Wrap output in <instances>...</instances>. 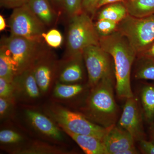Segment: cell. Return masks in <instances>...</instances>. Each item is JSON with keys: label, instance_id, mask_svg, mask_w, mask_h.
<instances>
[{"label": "cell", "instance_id": "6da1fadb", "mask_svg": "<svg viewBox=\"0 0 154 154\" xmlns=\"http://www.w3.org/2000/svg\"><path fill=\"white\" fill-rule=\"evenodd\" d=\"M99 45L110 54L115 68L116 89L122 99L134 96L131 86V72L137 54L126 37L118 31L100 37Z\"/></svg>", "mask_w": 154, "mask_h": 154}, {"label": "cell", "instance_id": "7a4b0ae2", "mask_svg": "<svg viewBox=\"0 0 154 154\" xmlns=\"http://www.w3.org/2000/svg\"><path fill=\"white\" fill-rule=\"evenodd\" d=\"M113 86V75L104 78L93 87L87 101L88 117L105 128L115 125L117 117Z\"/></svg>", "mask_w": 154, "mask_h": 154}, {"label": "cell", "instance_id": "3957f363", "mask_svg": "<svg viewBox=\"0 0 154 154\" xmlns=\"http://www.w3.org/2000/svg\"><path fill=\"white\" fill-rule=\"evenodd\" d=\"M70 18L67 36V56L82 54L86 48L99 45L100 36L89 14L82 11Z\"/></svg>", "mask_w": 154, "mask_h": 154}, {"label": "cell", "instance_id": "277c9868", "mask_svg": "<svg viewBox=\"0 0 154 154\" xmlns=\"http://www.w3.org/2000/svg\"><path fill=\"white\" fill-rule=\"evenodd\" d=\"M117 30L126 37L139 56L154 43V14L142 18L128 14L119 23Z\"/></svg>", "mask_w": 154, "mask_h": 154}, {"label": "cell", "instance_id": "5b68a950", "mask_svg": "<svg viewBox=\"0 0 154 154\" xmlns=\"http://www.w3.org/2000/svg\"><path fill=\"white\" fill-rule=\"evenodd\" d=\"M14 61L16 75L33 66L40 54L46 49L43 39H33L10 35L1 40Z\"/></svg>", "mask_w": 154, "mask_h": 154}, {"label": "cell", "instance_id": "8992f818", "mask_svg": "<svg viewBox=\"0 0 154 154\" xmlns=\"http://www.w3.org/2000/svg\"><path fill=\"white\" fill-rule=\"evenodd\" d=\"M9 22L12 36L44 39L46 25L33 13L27 3L14 9Z\"/></svg>", "mask_w": 154, "mask_h": 154}, {"label": "cell", "instance_id": "52a82bcc", "mask_svg": "<svg viewBox=\"0 0 154 154\" xmlns=\"http://www.w3.org/2000/svg\"><path fill=\"white\" fill-rule=\"evenodd\" d=\"M51 115L65 131L93 136L103 141L109 128L95 124L84 116L63 108H56L52 111Z\"/></svg>", "mask_w": 154, "mask_h": 154}, {"label": "cell", "instance_id": "ba28073f", "mask_svg": "<svg viewBox=\"0 0 154 154\" xmlns=\"http://www.w3.org/2000/svg\"><path fill=\"white\" fill-rule=\"evenodd\" d=\"M82 55L88 70V83L92 88L104 78L113 75L111 56L100 45L86 48Z\"/></svg>", "mask_w": 154, "mask_h": 154}, {"label": "cell", "instance_id": "9c48e42d", "mask_svg": "<svg viewBox=\"0 0 154 154\" xmlns=\"http://www.w3.org/2000/svg\"><path fill=\"white\" fill-rule=\"evenodd\" d=\"M118 126L129 133L135 141L144 139L141 115L134 96L126 99Z\"/></svg>", "mask_w": 154, "mask_h": 154}, {"label": "cell", "instance_id": "30bf717a", "mask_svg": "<svg viewBox=\"0 0 154 154\" xmlns=\"http://www.w3.org/2000/svg\"><path fill=\"white\" fill-rule=\"evenodd\" d=\"M55 64L53 53L46 48L31 67L39 90L42 92H46L49 88Z\"/></svg>", "mask_w": 154, "mask_h": 154}, {"label": "cell", "instance_id": "8fae6325", "mask_svg": "<svg viewBox=\"0 0 154 154\" xmlns=\"http://www.w3.org/2000/svg\"><path fill=\"white\" fill-rule=\"evenodd\" d=\"M134 141L129 133L115 125L108 128L103 139L108 154H120L122 152L134 147Z\"/></svg>", "mask_w": 154, "mask_h": 154}, {"label": "cell", "instance_id": "7c38bea8", "mask_svg": "<svg viewBox=\"0 0 154 154\" xmlns=\"http://www.w3.org/2000/svg\"><path fill=\"white\" fill-rule=\"evenodd\" d=\"M26 113L30 122L38 131L57 140L63 139L60 131L46 116L33 110H27Z\"/></svg>", "mask_w": 154, "mask_h": 154}, {"label": "cell", "instance_id": "4fadbf2b", "mask_svg": "<svg viewBox=\"0 0 154 154\" xmlns=\"http://www.w3.org/2000/svg\"><path fill=\"white\" fill-rule=\"evenodd\" d=\"M82 54L67 56L66 63L60 75V80L64 83H72L82 79Z\"/></svg>", "mask_w": 154, "mask_h": 154}, {"label": "cell", "instance_id": "5bb4252c", "mask_svg": "<svg viewBox=\"0 0 154 154\" xmlns=\"http://www.w3.org/2000/svg\"><path fill=\"white\" fill-rule=\"evenodd\" d=\"M27 4L46 26L52 25L56 22L57 13L49 0H28Z\"/></svg>", "mask_w": 154, "mask_h": 154}, {"label": "cell", "instance_id": "9a60e30c", "mask_svg": "<svg viewBox=\"0 0 154 154\" xmlns=\"http://www.w3.org/2000/svg\"><path fill=\"white\" fill-rule=\"evenodd\" d=\"M87 154H108L103 140L93 136L65 131Z\"/></svg>", "mask_w": 154, "mask_h": 154}, {"label": "cell", "instance_id": "2e32d148", "mask_svg": "<svg viewBox=\"0 0 154 154\" xmlns=\"http://www.w3.org/2000/svg\"><path fill=\"white\" fill-rule=\"evenodd\" d=\"M13 82L22 87L25 94L30 98H36L39 96L40 90L31 68L17 75Z\"/></svg>", "mask_w": 154, "mask_h": 154}, {"label": "cell", "instance_id": "e0dca14e", "mask_svg": "<svg viewBox=\"0 0 154 154\" xmlns=\"http://www.w3.org/2000/svg\"><path fill=\"white\" fill-rule=\"evenodd\" d=\"M128 13L132 17L142 18L154 14V0H125Z\"/></svg>", "mask_w": 154, "mask_h": 154}, {"label": "cell", "instance_id": "ac0fdd59", "mask_svg": "<svg viewBox=\"0 0 154 154\" xmlns=\"http://www.w3.org/2000/svg\"><path fill=\"white\" fill-rule=\"evenodd\" d=\"M103 7L99 13L97 19H108L119 23L128 15L124 2L113 3Z\"/></svg>", "mask_w": 154, "mask_h": 154}, {"label": "cell", "instance_id": "d6986e66", "mask_svg": "<svg viewBox=\"0 0 154 154\" xmlns=\"http://www.w3.org/2000/svg\"><path fill=\"white\" fill-rule=\"evenodd\" d=\"M16 76L14 61L8 50L1 45L0 49V78L13 83Z\"/></svg>", "mask_w": 154, "mask_h": 154}, {"label": "cell", "instance_id": "ffe728a7", "mask_svg": "<svg viewBox=\"0 0 154 154\" xmlns=\"http://www.w3.org/2000/svg\"><path fill=\"white\" fill-rule=\"evenodd\" d=\"M141 102L143 113L147 120H154V86L146 85L142 89L140 93Z\"/></svg>", "mask_w": 154, "mask_h": 154}, {"label": "cell", "instance_id": "44dd1931", "mask_svg": "<svg viewBox=\"0 0 154 154\" xmlns=\"http://www.w3.org/2000/svg\"><path fill=\"white\" fill-rule=\"evenodd\" d=\"M134 77L139 80L154 81V58L139 57Z\"/></svg>", "mask_w": 154, "mask_h": 154}, {"label": "cell", "instance_id": "7402d4cb", "mask_svg": "<svg viewBox=\"0 0 154 154\" xmlns=\"http://www.w3.org/2000/svg\"><path fill=\"white\" fill-rule=\"evenodd\" d=\"M82 90V86L81 85L57 84L54 88V94L61 99H69L79 94Z\"/></svg>", "mask_w": 154, "mask_h": 154}, {"label": "cell", "instance_id": "603a6c76", "mask_svg": "<svg viewBox=\"0 0 154 154\" xmlns=\"http://www.w3.org/2000/svg\"><path fill=\"white\" fill-rule=\"evenodd\" d=\"M118 23L108 19H98L94 23L96 31L100 37L108 36L117 31Z\"/></svg>", "mask_w": 154, "mask_h": 154}, {"label": "cell", "instance_id": "cb8c5ba5", "mask_svg": "<svg viewBox=\"0 0 154 154\" xmlns=\"http://www.w3.org/2000/svg\"><path fill=\"white\" fill-rule=\"evenodd\" d=\"M44 41L50 47L57 48L61 45L63 37L61 33L55 29L50 30L43 35Z\"/></svg>", "mask_w": 154, "mask_h": 154}, {"label": "cell", "instance_id": "d4e9b609", "mask_svg": "<svg viewBox=\"0 0 154 154\" xmlns=\"http://www.w3.org/2000/svg\"><path fill=\"white\" fill-rule=\"evenodd\" d=\"M22 139V137L18 133L11 130H3L0 132V141L2 143H16Z\"/></svg>", "mask_w": 154, "mask_h": 154}, {"label": "cell", "instance_id": "484cf974", "mask_svg": "<svg viewBox=\"0 0 154 154\" xmlns=\"http://www.w3.org/2000/svg\"><path fill=\"white\" fill-rule=\"evenodd\" d=\"M83 0H65V11L69 17L82 11Z\"/></svg>", "mask_w": 154, "mask_h": 154}, {"label": "cell", "instance_id": "4316f807", "mask_svg": "<svg viewBox=\"0 0 154 154\" xmlns=\"http://www.w3.org/2000/svg\"><path fill=\"white\" fill-rule=\"evenodd\" d=\"M100 0H83L82 11L90 16H94L97 11V5Z\"/></svg>", "mask_w": 154, "mask_h": 154}, {"label": "cell", "instance_id": "83f0119b", "mask_svg": "<svg viewBox=\"0 0 154 154\" xmlns=\"http://www.w3.org/2000/svg\"><path fill=\"white\" fill-rule=\"evenodd\" d=\"M13 83H10L5 79L0 78V97L9 98L13 91Z\"/></svg>", "mask_w": 154, "mask_h": 154}, {"label": "cell", "instance_id": "f1b7e54d", "mask_svg": "<svg viewBox=\"0 0 154 154\" xmlns=\"http://www.w3.org/2000/svg\"><path fill=\"white\" fill-rule=\"evenodd\" d=\"M28 0H0L1 7L6 8L15 9L27 3Z\"/></svg>", "mask_w": 154, "mask_h": 154}, {"label": "cell", "instance_id": "f546056e", "mask_svg": "<svg viewBox=\"0 0 154 154\" xmlns=\"http://www.w3.org/2000/svg\"><path fill=\"white\" fill-rule=\"evenodd\" d=\"M140 146L142 152L144 154H154V143L149 141L145 139L139 141Z\"/></svg>", "mask_w": 154, "mask_h": 154}, {"label": "cell", "instance_id": "4dcf8cb0", "mask_svg": "<svg viewBox=\"0 0 154 154\" xmlns=\"http://www.w3.org/2000/svg\"><path fill=\"white\" fill-rule=\"evenodd\" d=\"M53 8L57 14L65 11V0H49Z\"/></svg>", "mask_w": 154, "mask_h": 154}, {"label": "cell", "instance_id": "1f68e13d", "mask_svg": "<svg viewBox=\"0 0 154 154\" xmlns=\"http://www.w3.org/2000/svg\"><path fill=\"white\" fill-rule=\"evenodd\" d=\"M8 98L1 97L0 98V114L1 116L5 113L9 108L10 104Z\"/></svg>", "mask_w": 154, "mask_h": 154}, {"label": "cell", "instance_id": "d6a6232c", "mask_svg": "<svg viewBox=\"0 0 154 154\" xmlns=\"http://www.w3.org/2000/svg\"><path fill=\"white\" fill-rule=\"evenodd\" d=\"M124 1L125 0H100L97 5V11L106 5L115 3L124 2Z\"/></svg>", "mask_w": 154, "mask_h": 154}, {"label": "cell", "instance_id": "836d02e7", "mask_svg": "<svg viewBox=\"0 0 154 154\" xmlns=\"http://www.w3.org/2000/svg\"><path fill=\"white\" fill-rule=\"evenodd\" d=\"M147 57L154 58V43L149 48V49L141 55L138 57Z\"/></svg>", "mask_w": 154, "mask_h": 154}, {"label": "cell", "instance_id": "e575fe53", "mask_svg": "<svg viewBox=\"0 0 154 154\" xmlns=\"http://www.w3.org/2000/svg\"><path fill=\"white\" fill-rule=\"evenodd\" d=\"M138 153L137 150L135 146L127 149L120 152V154H136Z\"/></svg>", "mask_w": 154, "mask_h": 154}, {"label": "cell", "instance_id": "d590c367", "mask_svg": "<svg viewBox=\"0 0 154 154\" xmlns=\"http://www.w3.org/2000/svg\"><path fill=\"white\" fill-rule=\"evenodd\" d=\"M6 22L5 19L2 15L0 16V30L1 31L5 30L6 28Z\"/></svg>", "mask_w": 154, "mask_h": 154}, {"label": "cell", "instance_id": "8d00e7d4", "mask_svg": "<svg viewBox=\"0 0 154 154\" xmlns=\"http://www.w3.org/2000/svg\"><path fill=\"white\" fill-rule=\"evenodd\" d=\"M152 141L154 143V126L152 132Z\"/></svg>", "mask_w": 154, "mask_h": 154}, {"label": "cell", "instance_id": "74e56055", "mask_svg": "<svg viewBox=\"0 0 154 154\" xmlns=\"http://www.w3.org/2000/svg\"><path fill=\"white\" fill-rule=\"evenodd\" d=\"M129 1H132V0H129Z\"/></svg>", "mask_w": 154, "mask_h": 154}]
</instances>
